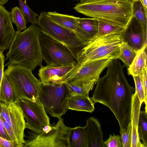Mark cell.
Instances as JSON below:
<instances>
[{
    "label": "cell",
    "mask_w": 147,
    "mask_h": 147,
    "mask_svg": "<svg viewBox=\"0 0 147 147\" xmlns=\"http://www.w3.org/2000/svg\"><path fill=\"white\" fill-rule=\"evenodd\" d=\"M124 66L119 59H112L107 67L106 74L99 78L90 98L94 103H100L111 110L118 122L120 131L126 129L131 121L132 97L135 91L125 77Z\"/></svg>",
    "instance_id": "cell-1"
},
{
    "label": "cell",
    "mask_w": 147,
    "mask_h": 147,
    "mask_svg": "<svg viewBox=\"0 0 147 147\" xmlns=\"http://www.w3.org/2000/svg\"><path fill=\"white\" fill-rule=\"evenodd\" d=\"M41 33L40 27L33 24L22 32L16 31L6 55L9 64L24 67L32 71L42 65L39 40Z\"/></svg>",
    "instance_id": "cell-2"
},
{
    "label": "cell",
    "mask_w": 147,
    "mask_h": 147,
    "mask_svg": "<svg viewBox=\"0 0 147 147\" xmlns=\"http://www.w3.org/2000/svg\"><path fill=\"white\" fill-rule=\"evenodd\" d=\"M133 2L127 0H93L79 3L73 8L85 16L125 28L132 16Z\"/></svg>",
    "instance_id": "cell-3"
},
{
    "label": "cell",
    "mask_w": 147,
    "mask_h": 147,
    "mask_svg": "<svg viewBox=\"0 0 147 147\" xmlns=\"http://www.w3.org/2000/svg\"><path fill=\"white\" fill-rule=\"evenodd\" d=\"M37 25L42 33L66 47L78 62L81 52L89 42L84 40L73 31L53 21L45 11H42L39 15Z\"/></svg>",
    "instance_id": "cell-4"
},
{
    "label": "cell",
    "mask_w": 147,
    "mask_h": 147,
    "mask_svg": "<svg viewBox=\"0 0 147 147\" xmlns=\"http://www.w3.org/2000/svg\"><path fill=\"white\" fill-rule=\"evenodd\" d=\"M4 74L10 83L13 92V101L24 97L38 100L41 82L25 67L9 64Z\"/></svg>",
    "instance_id": "cell-5"
},
{
    "label": "cell",
    "mask_w": 147,
    "mask_h": 147,
    "mask_svg": "<svg viewBox=\"0 0 147 147\" xmlns=\"http://www.w3.org/2000/svg\"><path fill=\"white\" fill-rule=\"evenodd\" d=\"M69 97L65 83L46 84L41 82L38 99L51 116L59 119L66 112Z\"/></svg>",
    "instance_id": "cell-6"
},
{
    "label": "cell",
    "mask_w": 147,
    "mask_h": 147,
    "mask_svg": "<svg viewBox=\"0 0 147 147\" xmlns=\"http://www.w3.org/2000/svg\"><path fill=\"white\" fill-rule=\"evenodd\" d=\"M70 129L60 117L55 125L46 126L40 133L29 132L23 147H67Z\"/></svg>",
    "instance_id": "cell-7"
},
{
    "label": "cell",
    "mask_w": 147,
    "mask_h": 147,
    "mask_svg": "<svg viewBox=\"0 0 147 147\" xmlns=\"http://www.w3.org/2000/svg\"><path fill=\"white\" fill-rule=\"evenodd\" d=\"M112 60L102 59L76 64L67 74L65 82L82 87L93 88Z\"/></svg>",
    "instance_id": "cell-8"
},
{
    "label": "cell",
    "mask_w": 147,
    "mask_h": 147,
    "mask_svg": "<svg viewBox=\"0 0 147 147\" xmlns=\"http://www.w3.org/2000/svg\"><path fill=\"white\" fill-rule=\"evenodd\" d=\"M39 40L42 59L47 65L63 66L77 64L70 51L61 43L42 32Z\"/></svg>",
    "instance_id": "cell-9"
},
{
    "label": "cell",
    "mask_w": 147,
    "mask_h": 147,
    "mask_svg": "<svg viewBox=\"0 0 147 147\" xmlns=\"http://www.w3.org/2000/svg\"><path fill=\"white\" fill-rule=\"evenodd\" d=\"M15 102L20 107L26 121V128L40 133L45 127L50 125V118L38 99L33 100L22 97Z\"/></svg>",
    "instance_id": "cell-10"
},
{
    "label": "cell",
    "mask_w": 147,
    "mask_h": 147,
    "mask_svg": "<svg viewBox=\"0 0 147 147\" xmlns=\"http://www.w3.org/2000/svg\"><path fill=\"white\" fill-rule=\"evenodd\" d=\"M0 112L13 130L19 147H23L26 122L20 107L15 102L6 103L0 101Z\"/></svg>",
    "instance_id": "cell-11"
},
{
    "label": "cell",
    "mask_w": 147,
    "mask_h": 147,
    "mask_svg": "<svg viewBox=\"0 0 147 147\" xmlns=\"http://www.w3.org/2000/svg\"><path fill=\"white\" fill-rule=\"evenodd\" d=\"M122 34L106 35L91 40L81 52L77 64H82L95 55L110 47L120 44Z\"/></svg>",
    "instance_id": "cell-12"
},
{
    "label": "cell",
    "mask_w": 147,
    "mask_h": 147,
    "mask_svg": "<svg viewBox=\"0 0 147 147\" xmlns=\"http://www.w3.org/2000/svg\"><path fill=\"white\" fill-rule=\"evenodd\" d=\"M147 33L132 15L121 36L122 42L137 51L147 46Z\"/></svg>",
    "instance_id": "cell-13"
},
{
    "label": "cell",
    "mask_w": 147,
    "mask_h": 147,
    "mask_svg": "<svg viewBox=\"0 0 147 147\" xmlns=\"http://www.w3.org/2000/svg\"><path fill=\"white\" fill-rule=\"evenodd\" d=\"M75 65L54 66L42 65L38 74L40 81L44 84H61L65 82L67 74Z\"/></svg>",
    "instance_id": "cell-14"
},
{
    "label": "cell",
    "mask_w": 147,
    "mask_h": 147,
    "mask_svg": "<svg viewBox=\"0 0 147 147\" xmlns=\"http://www.w3.org/2000/svg\"><path fill=\"white\" fill-rule=\"evenodd\" d=\"M83 128L86 147H105L101 125L97 119L90 117Z\"/></svg>",
    "instance_id": "cell-15"
},
{
    "label": "cell",
    "mask_w": 147,
    "mask_h": 147,
    "mask_svg": "<svg viewBox=\"0 0 147 147\" xmlns=\"http://www.w3.org/2000/svg\"><path fill=\"white\" fill-rule=\"evenodd\" d=\"M16 31L12 24L10 13L0 5V50L9 49Z\"/></svg>",
    "instance_id": "cell-16"
},
{
    "label": "cell",
    "mask_w": 147,
    "mask_h": 147,
    "mask_svg": "<svg viewBox=\"0 0 147 147\" xmlns=\"http://www.w3.org/2000/svg\"><path fill=\"white\" fill-rule=\"evenodd\" d=\"M46 13L53 21L73 31L82 38L89 42L86 34L77 23V17L60 13L55 11L46 12Z\"/></svg>",
    "instance_id": "cell-17"
},
{
    "label": "cell",
    "mask_w": 147,
    "mask_h": 147,
    "mask_svg": "<svg viewBox=\"0 0 147 147\" xmlns=\"http://www.w3.org/2000/svg\"><path fill=\"white\" fill-rule=\"evenodd\" d=\"M142 104L136 92L133 95L131 117L132 125V141L131 147H143L139 137L138 125Z\"/></svg>",
    "instance_id": "cell-18"
},
{
    "label": "cell",
    "mask_w": 147,
    "mask_h": 147,
    "mask_svg": "<svg viewBox=\"0 0 147 147\" xmlns=\"http://www.w3.org/2000/svg\"><path fill=\"white\" fill-rule=\"evenodd\" d=\"M94 104L89 96L83 95L70 96L68 98V109L77 111L92 113L95 109Z\"/></svg>",
    "instance_id": "cell-19"
},
{
    "label": "cell",
    "mask_w": 147,
    "mask_h": 147,
    "mask_svg": "<svg viewBox=\"0 0 147 147\" xmlns=\"http://www.w3.org/2000/svg\"><path fill=\"white\" fill-rule=\"evenodd\" d=\"M147 46H144L138 52L132 63L127 68V73L132 76L140 75L147 66Z\"/></svg>",
    "instance_id": "cell-20"
},
{
    "label": "cell",
    "mask_w": 147,
    "mask_h": 147,
    "mask_svg": "<svg viewBox=\"0 0 147 147\" xmlns=\"http://www.w3.org/2000/svg\"><path fill=\"white\" fill-rule=\"evenodd\" d=\"M77 23L86 34L88 40L90 41L97 34L98 20L95 18L77 17Z\"/></svg>",
    "instance_id": "cell-21"
},
{
    "label": "cell",
    "mask_w": 147,
    "mask_h": 147,
    "mask_svg": "<svg viewBox=\"0 0 147 147\" xmlns=\"http://www.w3.org/2000/svg\"><path fill=\"white\" fill-rule=\"evenodd\" d=\"M67 147H86L83 127L70 128L67 138Z\"/></svg>",
    "instance_id": "cell-22"
},
{
    "label": "cell",
    "mask_w": 147,
    "mask_h": 147,
    "mask_svg": "<svg viewBox=\"0 0 147 147\" xmlns=\"http://www.w3.org/2000/svg\"><path fill=\"white\" fill-rule=\"evenodd\" d=\"M98 32L95 37L92 39L106 35L122 34L125 28L108 23L101 20L98 19Z\"/></svg>",
    "instance_id": "cell-23"
},
{
    "label": "cell",
    "mask_w": 147,
    "mask_h": 147,
    "mask_svg": "<svg viewBox=\"0 0 147 147\" xmlns=\"http://www.w3.org/2000/svg\"><path fill=\"white\" fill-rule=\"evenodd\" d=\"M120 55L118 59L122 61L124 66L128 68L132 63L138 51L127 44L122 42L120 45Z\"/></svg>",
    "instance_id": "cell-24"
},
{
    "label": "cell",
    "mask_w": 147,
    "mask_h": 147,
    "mask_svg": "<svg viewBox=\"0 0 147 147\" xmlns=\"http://www.w3.org/2000/svg\"><path fill=\"white\" fill-rule=\"evenodd\" d=\"M120 44L110 47L102 52L95 55L87 59L82 64H81L88 62L102 59H118L120 55Z\"/></svg>",
    "instance_id": "cell-25"
},
{
    "label": "cell",
    "mask_w": 147,
    "mask_h": 147,
    "mask_svg": "<svg viewBox=\"0 0 147 147\" xmlns=\"http://www.w3.org/2000/svg\"><path fill=\"white\" fill-rule=\"evenodd\" d=\"M147 13L140 0L133 1L132 15L138 20L146 33H147Z\"/></svg>",
    "instance_id": "cell-26"
},
{
    "label": "cell",
    "mask_w": 147,
    "mask_h": 147,
    "mask_svg": "<svg viewBox=\"0 0 147 147\" xmlns=\"http://www.w3.org/2000/svg\"><path fill=\"white\" fill-rule=\"evenodd\" d=\"M0 101L6 103L13 101V92L12 88L4 74L0 87Z\"/></svg>",
    "instance_id": "cell-27"
},
{
    "label": "cell",
    "mask_w": 147,
    "mask_h": 147,
    "mask_svg": "<svg viewBox=\"0 0 147 147\" xmlns=\"http://www.w3.org/2000/svg\"><path fill=\"white\" fill-rule=\"evenodd\" d=\"M10 13L12 22L15 24L17 31L21 32L25 30L27 22L20 8L18 7H13Z\"/></svg>",
    "instance_id": "cell-28"
},
{
    "label": "cell",
    "mask_w": 147,
    "mask_h": 147,
    "mask_svg": "<svg viewBox=\"0 0 147 147\" xmlns=\"http://www.w3.org/2000/svg\"><path fill=\"white\" fill-rule=\"evenodd\" d=\"M138 129L140 139L143 141V147H147V112H140Z\"/></svg>",
    "instance_id": "cell-29"
},
{
    "label": "cell",
    "mask_w": 147,
    "mask_h": 147,
    "mask_svg": "<svg viewBox=\"0 0 147 147\" xmlns=\"http://www.w3.org/2000/svg\"><path fill=\"white\" fill-rule=\"evenodd\" d=\"M20 8L27 22L37 25L39 15L30 9L27 5L26 0H18Z\"/></svg>",
    "instance_id": "cell-30"
},
{
    "label": "cell",
    "mask_w": 147,
    "mask_h": 147,
    "mask_svg": "<svg viewBox=\"0 0 147 147\" xmlns=\"http://www.w3.org/2000/svg\"><path fill=\"white\" fill-rule=\"evenodd\" d=\"M69 90V96L75 95H82L88 96L89 91L92 90L91 87H82L65 82Z\"/></svg>",
    "instance_id": "cell-31"
},
{
    "label": "cell",
    "mask_w": 147,
    "mask_h": 147,
    "mask_svg": "<svg viewBox=\"0 0 147 147\" xmlns=\"http://www.w3.org/2000/svg\"><path fill=\"white\" fill-rule=\"evenodd\" d=\"M122 147H131L132 141V125L131 121L126 129L120 131Z\"/></svg>",
    "instance_id": "cell-32"
},
{
    "label": "cell",
    "mask_w": 147,
    "mask_h": 147,
    "mask_svg": "<svg viewBox=\"0 0 147 147\" xmlns=\"http://www.w3.org/2000/svg\"><path fill=\"white\" fill-rule=\"evenodd\" d=\"M135 84V91L140 101L142 104L145 102V96L143 85L140 75L133 76Z\"/></svg>",
    "instance_id": "cell-33"
},
{
    "label": "cell",
    "mask_w": 147,
    "mask_h": 147,
    "mask_svg": "<svg viewBox=\"0 0 147 147\" xmlns=\"http://www.w3.org/2000/svg\"><path fill=\"white\" fill-rule=\"evenodd\" d=\"M105 147H122L121 136L119 135H110L109 138L104 142Z\"/></svg>",
    "instance_id": "cell-34"
},
{
    "label": "cell",
    "mask_w": 147,
    "mask_h": 147,
    "mask_svg": "<svg viewBox=\"0 0 147 147\" xmlns=\"http://www.w3.org/2000/svg\"><path fill=\"white\" fill-rule=\"evenodd\" d=\"M143 85L145 96V111H147V67L144 68L142 73L140 75Z\"/></svg>",
    "instance_id": "cell-35"
},
{
    "label": "cell",
    "mask_w": 147,
    "mask_h": 147,
    "mask_svg": "<svg viewBox=\"0 0 147 147\" xmlns=\"http://www.w3.org/2000/svg\"><path fill=\"white\" fill-rule=\"evenodd\" d=\"M1 118L5 129L9 137L10 140L17 144L19 147L16 142L15 136L13 130L7 122L2 116Z\"/></svg>",
    "instance_id": "cell-36"
},
{
    "label": "cell",
    "mask_w": 147,
    "mask_h": 147,
    "mask_svg": "<svg viewBox=\"0 0 147 147\" xmlns=\"http://www.w3.org/2000/svg\"><path fill=\"white\" fill-rule=\"evenodd\" d=\"M0 147H18V146L17 144L14 142L0 136Z\"/></svg>",
    "instance_id": "cell-37"
},
{
    "label": "cell",
    "mask_w": 147,
    "mask_h": 147,
    "mask_svg": "<svg viewBox=\"0 0 147 147\" xmlns=\"http://www.w3.org/2000/svg\"><path fill=\"white\" fill-rule=\"evenodd\" d=\"M3 52L0 50V89L1 83L4 74V63L5 57L3 54Z\"/></svg>",
    "instance_id": "cell-38"
},
{
    "label": "cell",
    "mask_w": 147,
    "mask_h": 147,
    "mask_svg": "<svg viewBox=\"0 0 147 147\" xmlns=\"http://www.w3.org/2000/svg\"><path fill=\"white\" fill-rule=\"evenodd\" d=\"M0 136L8 140L9 137L5 129L1 118V113L0 112Z\"/></svg>",
    "instance_id": "cell-39"
},
{
    "label": "cell",
    "mask_w": 147,
    "mask_h": 147,
    "mask_svg": "<svg viewBox=\"0 0 147 147\" xmlns=\"http://www.w3.org/2000/svg\"><path fill=\"white\" fill-rule=\"evenodd\" d=\"M144 9L147 12V0H140Z\"/></svg>",
    "instance_id": "cell-40"
},
{
    "label": "cell",
    "mask_w": 147,
    "mask_h": 147,
    "mask_svg": "<svg viewBox=\"0 0 147 147\" xmlns=\"http://www.w3.org/2000/svg\"><path fill=\"white\" fill-rule=\"evenodd\" d=\"M8 0H0V5H4L8 1Z\"/></svg>",
    "instance_id": "cell-41"
},
{
    "label": "cell",
    "mask_w": 147,
    "mask_h": 147,
    "mask_svg": "<svg viewBox=\"0 0 147 147\" xmlns=\"http://www.w3.org/2000/svg\"><path fill=\"white\" fill-rule=\"evenodd\" d=\"M93 0H80V3H84Z\"/></svg>",
    "instance_id": "cell-42"
},
{
    "label": "cell",
    "mask_w": 147,
    "mask_h": 147,
    "mask_svg": "<svg viewBox=\"0 0 147 147\" xmlns=\"http://www.w3.org/2000/svg\"><path fill=\"white\" fill-rule=\"evenodd\" d=\"M129 1H130L131 2H133V0H127Z\"/></svg>",
    "instance_id": "cell-43"
},
{
    "label": "cell",
    "mask_w": 147,
    "mask_h": 147,
    "mask_svg": "<svg viewBox=\"0 0 147 147\" xmlns=\"http://www.w3.org/2000/svg\"><path fill=\"white\" fill-rule=\"evenodd\" d=\"M136 0H133V1H136Z\"/></svg>",
    "instance_id": "cell-44"
},
{
    "label": "cell",
    "mask_w": 147,
    "mask_h": 147,
    "mask_svg": "<svg viewBox=\"0 0 147 147\" xmlns=\"http://www.w3.org/2000/svg\"><path fill=\"white\" fill-rule=\"evenodd\" d=\"M78 0V1L79 0Z\"/></svg>",
    "instance_id": "cell-45"
}]
</instances>
